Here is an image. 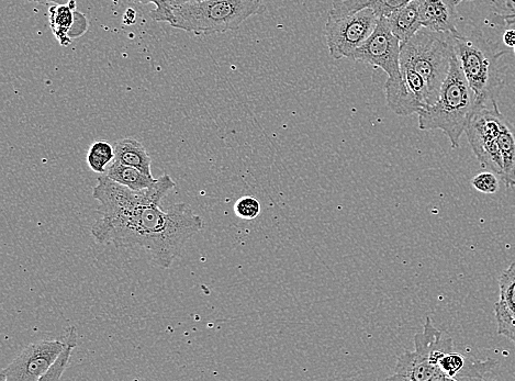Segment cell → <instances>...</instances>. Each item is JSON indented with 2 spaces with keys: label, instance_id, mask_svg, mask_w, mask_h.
Listing matches in <instances>:
<instances>
[{
  "label": "cell",
  "instance_id": "6da1fadb",
  "mask_svg": "<svg viewBox=\"0 0 515 381\" xmlns=\"http://www.w3.org/2000/svg\"><path fill=\"white\" fill-rule=\"evenodd\" d=\"M175 187L169 174L142 190L120 185L105 174L100 176L93 189L100 218L93 224L92 237L117 249L141 248L154 265L167 270L186 243L205 227L204 219L185 203L161 208Z\"/></svg>",
  "mask_w": 515,
  "mask_h": 381
},
{
  "label": "cell",
  "instance_id": "7a4b0ae2",
  "mask_svg": "<svg viewBox=\"0 0 515 381\" xmlns=\"http://www.w3.org/2000/svg\"><path fill=\"white\" fill-rule=\"evenodd\" d=\"M479 106L483 105L478 102L454 52L451 69L438 100L434 105L420 110L417 114L419 128L423 131H443L449 138L452 148L457 149L470 117Z\"/></svg>",
  "mask_w": 515,
  "mask_h": 381
},
{
  "label": "cell",
  "instance_id": "3957f363",
  "mask_svg": "<svg viewBox=\"0 0 515 381\" xmlns=\"http://www.w3.org/2000/svg\"><path fill=\"white\" fill-rule=\"evenodd\" d=\"M454 52L478 102L489 105L495 102L503 88L500 61L507 52L499 49L478 30L469 35L452 36Z\"/></svg>",
  "mask_w": 515,
  "mask_h": 381
},
{
  "label": "cell",
  "instance_id": "277c9868",
  "mask_svg": "<svg viewBox=\"0 0 515 381\" xmlns=\"http://www.w3.org/2000/svg\"><path fill=\"white\" fill-rule=\"evenodd\" d=\"M264 0H205L171 6L169 24L197 36L238 29L246 19L260 14Z\"/></svg>",
  "mask_w": 515,
  "mask_h": 381
},
{
  "label": "cell",
  "instance_id": "5b68a950",
  "mask_svg": "<svg viewBox=\"0 0 515 381\" xmlns=\"http://www.w3.org/2000/svg\"><path fill=\"white\" fill-rule=\"evenodd\" d=\"M452 36V33L422 27L401 46L400 66L410 67L422 76L428 86L431 106L438 100L451 69Z\"/></svg>",
  "mask_w": 515,
  "mask_h": 381
},
{
  "label": "cell",
  "instance_id": "8992f818",
  "mask_svg": "<svg viewBox=\"0 0 515 381\" xmlns=\"http://www.w3.org/2000/svg\"><path fill=\"white\" fill-rule=\"evenodd\" d=\"M454 349L450 336L433 326L431 318L425 321L423 330L414 336V351L402 353L394 374L388 380L443 381L447 380L439 364L446 352Z\"/></svg>",
  "mask_w": 515,
  "mask_h": 381
},
{
  "label": "cell",
  "instance_id": "52a82bcc",
  "mask_svg": "<svg viewBox=\"0 0 515 381\" xmlns=\"http://www.w3.org/2000/svg\"><path fill=\"white\" fill-rule=\"evenodd\" d=\"M503 116L497 100L489 105L479 106L468 121L465 133L479 163L486 170L498 174L503 172L502 155L498 137L501 131Z\"/></svg>",
  "mask_w": 515,
  "mask_h": 381
},
{
  "label": "cell",
  "instance_id": "ba28073f",
  "mask_svg": "<svg viewBox=\"0 0 515 381\" xmlns=\"http://www.w3.org/2000/svg\"><path fill=\"white\" fill-rule=\"evenodd\" d=\"M378 19V15L371 8L342 17L328 16L326 38L331 58L351 60L354 52L371 37Z\"/></svg>",
  "mask_w": 515,
  "mask_h": 381
},
{
  "label": "cell",
  "instance_id": "9c48e42d",
  "mask_svg": "<svg viewBox=\"0 0 515 381\" xmlns=\"http://www.w3.org/2000/svg\"><path fill=\"white\" fill-rule=\"evenodd\" d=\"M400 53V41L391 31L386 17H379L371 37L354 52L351 60L379 67L388 75L389 81L399 82L402 81Z\"/></svg>",
  "mask_w": 515,
  "mask_h": 381
},
{
  "label": "cell",
  "instance_id": "30bf717a",
  "mask_svg": "<svg viewBox=\"0 0 515 381\" xmlns=\"http://www.w3.org/2000/svg\"><path fill=\"white\" fill-rule=\"evenodd\" d=\"M62 340H42L29 344L2 371L0 381H40L63 350Z\"/></svg>",
  "mask_w": 515,
  "mask_h": 381
},
{
  "label": "cell",
  "instance_id": "8fae6325",
  "mask_svg": "<svg viewBox=\"0 0 515 381\" xmlns=\"http://www.w3.org/2000/svg\"><path fill=\"white\" fill-rule=\"evenodd\" d=\"M422 27L459 35L456 0H418Z\"/></svg>",
  "mask_w": 515,
  "mask_h": 381
},
{
  "label": "cell",
  "instance_id": "7c38bea8",
  "mask_svg": "<svg viewBox=\"0 0 515 381\" xmlns=\"http://www.w3.org/2000/svg\"><path fill=\"white\" fill-rule=\"evenodd\" d=\"M386 19L402 46L422 28L418 0H413L410 4L395 10Z\"/></svg>",
  "mask_w": 515,
  "mask_h": 381
},
{
  "label": "cell",
  "instance_id": "4fadbf2b",
  "mask_svg": "<svg viewBox=\"0 0 515 381\" xmlns=\"http://www.w3.org/2000/svg\"><path fill=\"white\" fill-rule=\"evenodd\" d=\"M411 2L413 0H337L329 11V16L342 17L364 8H371L378 17H387Z\"/></svg>",
  "mask_w": 515,
  "mask_h": 381
},
{
  "label": "cell",
  "instance_id": "5bb4252c",
  "mask_svg": "<svg viewBox=\"0 0 515 381\" xmlns=\"http://www.w3.org/2000/svg\"><path fill=\"white\" fill-rule=\"evenodd\" d=\"M388 108L398 116H411L423 109L420 100L405 82L389 81L385 84Z\"/></svg>",
  "mask_w": 515,
  "mask_h": 381
},
{
  "label": "cell",
  "instance_id": "9a60e30c",
  "mask_svg": "<svg viewBox=\"0 0 515 381\" xmlns=\"http://www.w3.org/2000/svg\"><path fill=\"white\" fill-rule=\"evenodd\" d=\"M50 26L63 47L69 46L75 39L76 28L82 14L76 13L70 5H54L49 10Z\"/></svg>",
  "mask_w": 515,
  "mask_h": 381
},
{
  "label": "cell",
  "instance_id": "2e32d148",
  "mask_svg": "<svg viewBox=\"0 0 515 381\" xmlns=\"http://www.w3.org/2000/svg\"><path fill=\"white\" fill-rule=\"evenodd\" d=\"M115 160L122 164L138 168L142 173L153 177L151 172V156L136 139H121L115 144Z\"/></svg>",
  "mask_w": 515,
  "mask_h": 381
},
{
  "label": "cell",
  "instance_id": "e0dca14e",
  "mask_svg": "<svg viewBox=\"0 0 515 381\" xmlns=\"http://www.w3.org/2000/svg\"><path fill=\"white\" fill-rule=\"evenodd\" d=\"M498 143L503 162L501 181L515 188V127L507 118L502 121Z\"/></svg>",
  "mask_w": 515,
  "mask_h": 381
},
{
  "label": "cell",
  "instance_id": "ac0fdd59",
  "mask_svg": "<svg viewBox=\"0 0 515 381\" xmlns=\"http://www.w3.org/2000/svg\"><path fill=\"white\" fill-rule=\"evenodd\" d=\"M111 181L127 186L133 190H142L155 184L156 179L142 173L138 168L120 163L117 160L111 162L105 173Z\"/></svg>",
  "mask_w": 515,
  "mask_h": 381
},
{
  "label": "cell",
  "instance_id": "d6986e66",
  "mask_svg": "<svg viewBox=\"0 0 515 381\" xmlns=\"http://www.w3.org/2000/svg\"><path fill=\"white\" fill-rule=\"evenodd\" d=\"M62 341L64 343L63 350L58 355L57 360H55L50 367L48 373L44 375L40 381L59 380L62 377L67 366L70 364L73 350L77 346L78 334L76 328H67L63 333Z\"/></svg>",
  "mask_w": 515,
  "mask_h": 381
},
{
  "label": "cell",
  "instance_id": "ffe728a7",
  "mask_svg": "<svg viewBox=\"0 0 515 381\" xmlns=\"http://www.w3.org/2000/svg\"><path fill=\"white\" fill-rule=\"evenodd\" d=\"M115 160V149L107 141L95 142L87 154V164L92 171L105 174L108 165Z\"/></svg>",
  "mask_w": 515,
  "mask_h": 381
},
{
  "label": "cell",
  "instance_id": "44dd1931",
  "mask_svg": "<svg viewBox=\"0 0 515 381\" xmlns=\"http://www.w3.org/2000/svg\"><path fill=\"white\" fill-rule=\"evenodd\" d=\"M500 299L515 318V262L499 277Z\"/></svg>",
  "mask_w": 515,
  "mask_h": 381
},
{
  "label": "cell",
  "instance_id": "7402d4cb",
  "mask_svg": "<svg viewBox=\"0 0 515 381\" xmlns=\"http://www.w3.org/2000/svg\"><path fill=\"white\" fill-rule=\"evenodd\" d=\"M495 315L498 324V333L506 336L515 345V318L501 300L496 302Z\"/></svg>",
  "mask_w": 515,
  "mask_h": 381
},
{
  "label": "cell",
  "instance_id": "603a6c76",
  "mask_svg": "<svg viewBox=\"0 0 515 381\" xmlns=\"http://www.w3.org/2000/svg\"><path fill=\"white\" fill-rule=\"evenodd\" d=\"M261 203L253 196H244L234 205V212L243 220H254L261 215Z\"/></svg>",
  "mask_w": 515,
  "mask_h": 381
},
{
  "label": "cell",
  "instance_id": "cb8c5ba5",
  "mask_svg": "<svg viewBox=\"0 0 515 381\" xmlns=\"http://www.w3.org/2000/svg\"><path fill=\"white\" fill-rule=\"evenodd\" d=\"M472 185L478 192L492 195L499 190V179L495 173H480L472 179Z\"/></svg>",
  "mask_w": 515,
  "mask_h": 381
},
{
  "label": "cell",
  "instance_id": "d4e9b609",
  "mask_svg": "<svg viewBox=\"0 0 515 381\" xmlns=\"http://www.w3.org/2000/svg\"><path fill=\"white\" fill-rule=\"evenodd\" d=\"M129 2L147 5L154 4L156 6L150 13V17L154 21L167 22L169 24L171 18V6L166 3V0H129Z\"/></svg>",
  "mask_w": 515,
  "mask_h": 381
},
{
  "label": "cell",
  "instance_id": "484cf974",
  "mask_svg": "<svg viewBox=\"0 0 515 381\" xmlns=\"http://www.w3.org/2000/svg\"><path fill=\"white\" fill-rule=\"evenodd\" d=\"M503 43L507 48L513 49L515 47V28H510L503 33Z\"/></svg>",
  "mask_w": 515,
  "mask_h": 381
},
{
  "label": "cell",
  "instance_id": "4316f807",
  "mask_svg": "<svg viewBox=\"0 0 515 381\" xmlns=\"http://www.w3.org/2000/svg\"><path fill=\"white\" fill-rule=\"evenodd\" d=\"M27 3L69 5L72 0H24Z\"/></svg>",
  "mask_w": 515,
  "mask_h": 381
},
{
  "label": "cell",
  "instance_id": "83f0119b",
  "mask_svg": "<svg viewBox=\"0 0 515 381\" xmlns=\"http://www.w3.org/2000/svg\"><path fill=\"white\" fill-rule=\"evenodd\" d=\"M497 19L500 20V22H502L503 25L515 28V13L505 16H498Z\"/></svg>",
  "mask_w": 515,
  "mask_h": 381
},
{
  "label": "cell",
  "instance_id": "f1b7e54d",
  "mask_svg": "<svg viewBox=\"0 0 515 381\" xmlns=\"http://www.w3.org/2000/svg\"><path fill=\"white\" fill-rule=\"evenodd\" d=\"M136 17H137L136 11L129 8L126 11L125 16H123V20H125V24L131 25V24H133L134 21H136Z\"/></svg>",
  "mask_w": 515,
  "mask_h": 381
},
{
  "label": "cell",
  "instance_id": "f546056e",
  "mask_svg": "<svg viewBox=\"0 0 515 381\" xmlns=\"http://www.w3.org/2000/svg\"><path fill=\"white\" fill-rule=\"evenodd\" d=\"M199 2H205V0H166V3L170 6H177V5H183L188 3H199Z\"/></svg>",
  "mask_w": 515,
  "mask_h": 381
},
{
  "label": "cell",
  "instance_id": "4dcf8cb0",
  "mask_svg": "<svg viewBox=\"0 0 515 381\" xmlns=\"http://www.w3.org/2000/svg\"><path fill=\"white\" fill-rule=\"evenodd\" d=\"M464 2V0H456V4L458 5L459 3H462Z\"/></svg>",
  "mask_w": 515,
  "mask_h": 381
},
{
  "label": "cell",
  "instance_id": "1f68e13d",
  "mask_svg": "<svg viewBox=\"0 0 515 381\" xmlns=\"http://www.w3.org/2000/svg\"><path fill=\"white\" fill-rule=\"evenodd\" d=\"M514 54H515V47L513 48Z\"/></svg>",
  "mask_w": 515,
  "mask_h": 381
},
{
  "label": "cell",
  "instance_id": "d6a6232c",
  "mask_svg": "<svg viewBox=\"0 0 515 381\" xmlns=\"http://www.w3.org/2000/svg\"><path fill=\"white\" fill-rule=\"evenodd\" d=\"M469 2H474V0H469Z\"/></svg>",
  "mask_w": 515,
  "mask_h": 381
}]
</instances>
